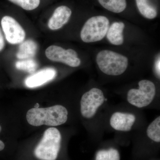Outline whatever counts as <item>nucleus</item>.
<instances>
[{"instance_id":"obj_19","label":"nucleus","mask_w":160,"mask_h":160,"mask_svg":"<svg viewBox=\"0 0 160 160\" xmlns=\"http://www.w3.org/2000/svg\"><path fill=\"white\" fill-rule=\"evenodd\" d=\"M26 10H32L39 6L40 0H9Z\"/></svg>"},{"instance_id":"obj_11","label":"nucleus","mask_w":160,"mask_h":160,"mask_svg":"<svg viewBox=\"0 0 160 160\" xmlns=\"http://www.w3.org/2000/svg\"><path fill=\"white\" fill-rule=\"evenodd\" d=\"M71 14V10L67 6H62L58 7L49 19L48 27L53 30L61 29L68 22Z\"/></svg>"},{"instance_id":"obj_1","label":"nucleus","mask_w":160,"mask_h":160,"mask_svg":"<svg viewBox=\"0 0 160 160\" xmlns=\"http://www.w3.org/2000/svg\"><path fill=\"white\" fill-rule=\"evenodd\" d=\"M68 115L66 107L56 105L46 108H32L27 112L26 118L31 126H55L66 123L68 119Z\"/></svg>"},{"instance_id":"obj_2","label":"nucleus","mask_w":160,"mask_h":160,"mask_svg":"<svg viewBox=\"0 0 160 160\" xmlns=\"http://www.w3.org/2000/svg\"><path fill=\"white\" fill-rule=\"evenodd\" d=\"M62 137L59 131L53 127L46 129L36 147L34 155L41 160H56L58 157Z\"/></svg>"},{"instance_id":"obj_22","label":"nucleus","mask_w":160,"mask_h":160,"mask_svg":"<svg viewBox=\"0 0 160 160\" xmlns=\"http://www.w3.org/2000/svg\"><path fill=\"white\" fill-rule=\"evenodd\" d=\"M1 130H2V127L0 126V132H1ZM4 148H5V144L3 142L0 140V151H2Z\"/></svg>"},{"instance_id":"obj_12","label":"nucleus","mask_w":160,"mask_h":160,"mask_svg":"<svg viewBox=\"0 0 160 160\" xmlns=\"http://www.w3.org/2000/svg\"><path fill=\"white\" fill-rule=\"evenodd\" d=\"M125 26V24L122 22H115L112 24L106 34L109 42L115 46H120L123 44V32Z\"/></svg>"},{"instance_id":"obj_21","label":"nucleus","mask_w":160,"mask_h":160,"mask_svg":"<svg viewBox=\"0 0 160 160\" xmlns=\"http://www.w3.org/2000/svg\"><path fill=\"white\" fill-rule=\"evenodd\" d=\"M160 57L157 60L155 63V68L156 72L158 76L160 78Z\"/></svg>"},{"instance_id":"obj_8","label":"nucleus","mask_w":160,"mask_h":160,"mask_svg":"<svg viewBox=\"0 0 160 160\" xmlns=\"http://www.w3.org/2000/svg\"><path fill=\"white\" fill-rule=\"evenodd\" d=\"M1 25L8 42L11 44H20L25 40V30L13 18L8 16L4 17L1 21Z\"/></svg>"},{"instance_id":"obj_16","label":"nucleus","mask_w":160,"mask_h":160,"mask_svg":"<svg viewBox=\"0 0 160 160\" xmlns=\"http://www.w3.org/2000/svg\"><path fill=\"white\" fill-rule=\"evenodd\" d=\"M148 137L157 142H160V117L156 118L148 126L147 129Z\"/></svg>"},{"instance_id":"obj_6","label":"nucleus","mask_w":160,"mask_h":160,"mask_svg":"<svg viewBox=\"0 0 160 160\" xmlns=\"http://www.w3.org/2000/svg\"><path fill=\"white\" fill-rule=\"evenodd\" d=\"M105 101L103 92L97 88L86 92L81 100V112L83 117L89 119L93 117L100 106Z\"/></svg>"},{"instance_id":"obj_20","label":"nucleus","mask_w":160,"mask_h":160,"mask_svg":"<svg viewBox=\"0 0 160 160\" xmlns=\"http://www.w3.org/2000/svg\"><path fill=\"white\" fill-rule=\"evenodd\" d=\"M5 42L4 36L1 28H0V52L2 51L5 47Z\"/></svg>"},{"instance_id":"obj_13","label":"nucleus","mask_w":160,"mask_h":160,"mask_svg":"<svg viewBox=\"0 0 160 160\" xmlns=\"http://www.w3.org/2000/svg\"><path fill=\"white\" fill-rule=\"evenodd\" d=\"M37 49V44L33 40L28 39L23 41L19 46L17 58L19 59L31 58L35 56Z\"/></svg>"},{"instance_id":"obj_4","label":"nucleus","mask_w":160,"mask_h":160,"mask_svg":"<svg viewBox=\"0 0 160 160\" xmlns=\"http://www.w3.org/2000/svg\"><path fill=\"white\" fill-rule=\"evenodd\" d=\"M109 27V20L106 17H92L84 24L81 32V39L86 43L98 42L106 36Z\"/></svg>"},{"instance_id":"obj_14","label":"nucleus","mask_w":160,"mask_h":160,"mask_svg":"<svg viewBox=\"0 0 160 160\" xmlns=\"http://www.w3.org/2000/svg\"><path fill=\"white\" fill-rule=\"evenodd\" d=\"M137 6L141 14L145 18L152 19L158 15L157 10L149 0H136Z\"/></svg>"},{"instance_id":"obj_9","label":"nucleus","mask_w":160,"mask_h":160,"mask_svg":"<svg viewBox=\"0 0 160 160\" xmlns=\"http://www.w3.org/2000/svg\"><path fill=\"white\" fill-rule=\"evenodd\" d=\"M56 75L57 72L53 68L41 69L26 78L25 85L29 88H37L53 80Z\"/></svg>"},{"instance_id":"obj_3","label":"nucleus","mask_w":160,"mask_h":160,"mask_svg":"<svg viewBox=\"0 0 160 160\" xmlns=\"http://www.w3.org/2000/svg\"><path fill=\"white\" fill-rule=\"evenodd\" d=\"M96 62L103 73L111 76H118L124 73L128 66V59L125 56L109 50L99 52Z\"/></svg>"},{"instance_id":"obj_15","label":"nucleus","mask_w":160,"mask_h":160,"mask_svg":"<svg viewBox=\"0 0 160 160\" xmlns=\"http://www.w3.org/2000/svg\"><path fill=\"white\" fill-rule=\"evenodd\" d=\"M105 9L115 13H120L126 9V0H98Z\"/></svg>"},{"instance_id":"obj_18","label":"nucleus","mask_w":160,"mask_h":160,"mask_svg":"<svg viewBox=\"0 0 160 160\" xmlns=\"http://www.w3.org/2000/svg\"><path fill=\"white\" fill-rule=\"evenodd\" d=\"M119 153L117 149L110 148L108 150H101L96 156V160H120Z\"/></svg>"},{"instance_id":"obj_10","label":"nucleus","mask_w":160,"mask_h":160,"mask_svg":"<svg viewBox=\"0 0 160 160\" xmlns=\"http://www.w3.org/2000/svg\"><path fill=\"white\" fill-rule=\"evenodd\" d=\"M134 115L124 112H116L112 116L110 125L118 131H129L135 121Z\"/></svg>"},{"instance_id":"obj_5","label":"nucleus","mask_w":160,"mask_h":160,"mask_svg":"<svg viewBox=\"0 0 160 160\" xmlns=\"http://www.w3.org/2000/svg\"><path fill=\"white\" fill-rule=\"evenodd\" d=\"M139 89H130L127 93V101L132 106L143 108L149 106L154 99L156 87L149 80H143L138 83Z\"/></svg>"},{"instance_id":"obj_17","label":"nucleus","mask_w":160,"mask_h":160,"mask_svg":"<svg viewBox=\"0 0 160 160\" xmlns=\"http://www.w3.org/2000/svg\"><path fill=\"white\" fill-rule=\"evenodd\" d=\"M15 67L20 70L27 72L30 73H34L37 69L38 64L36 61L32 59H26L17 62Z\"/></svg>"},{"instance_id":"obj_7","label":"nucleus","mask_w":160,"mask_h":160,"mask_svg":"<svg viewBox=\"0 0 160 160\" xmlns=\"http://www.w3.org/2000/svg\"><path fill=\"white\" fill-rule=\"evenodd\" d=\"M46 55L52 61L62 62L70 67H78L81 63L76 52L72 49L66 50L60 46H51L46 49Z\"/></svg>"}]
</instances>
